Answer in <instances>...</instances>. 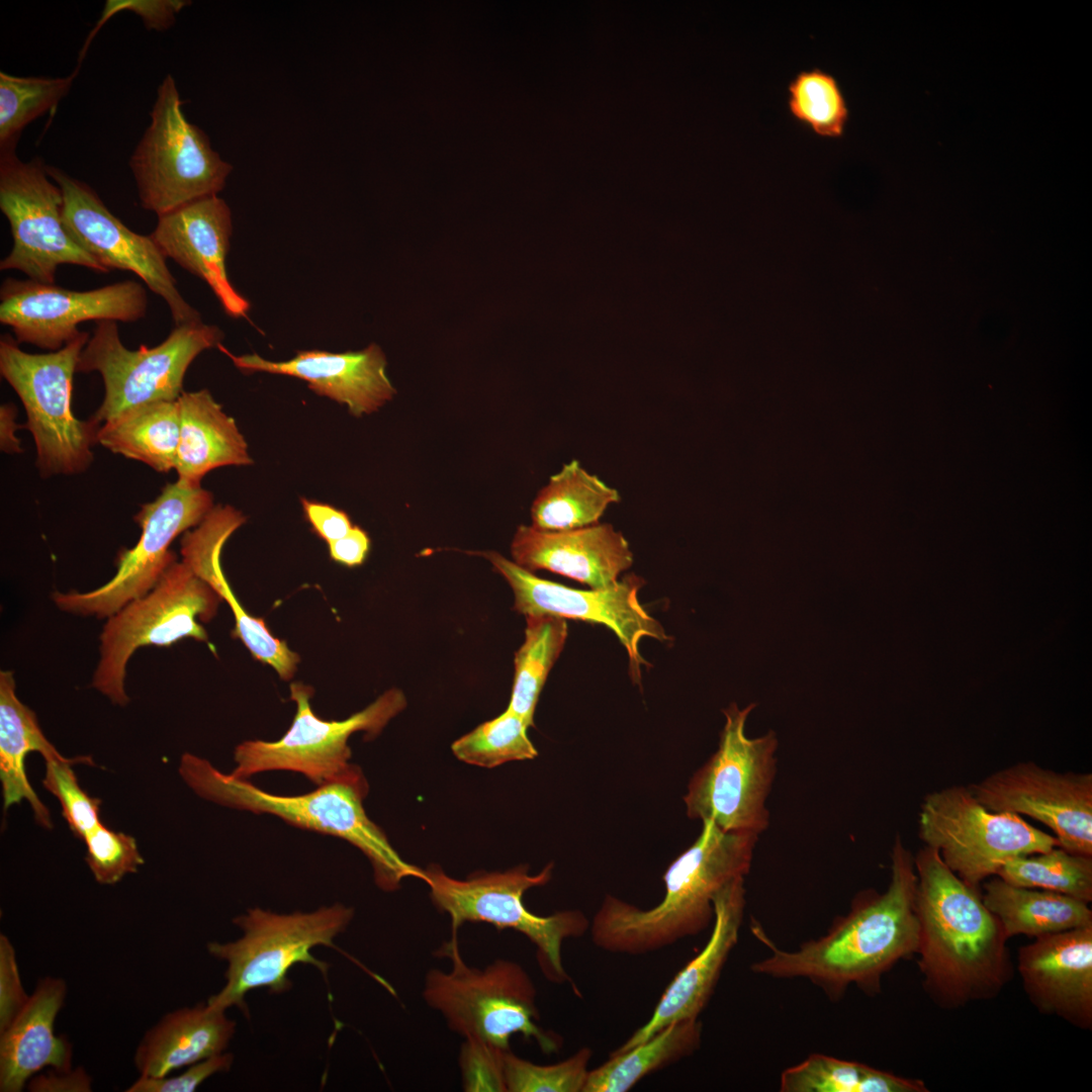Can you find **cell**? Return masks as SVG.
Listing matches in <instances>:
<instances>
[{"label": "cell", "instance_id": "obj_42", "mask_svg": "<svg viewBox=\"0 0 1092 1092\" xmlns=\"http://www.w3.org/2000/svg\"><path fill=\"white\" fill-rule=\"evenodd\" d=\"M76 762L87 763L92 761L90 757L86 756L73 759L64 756L47 758L46 776L42 784L59 800L63 817L75 836L84 839L91 830L100 824L99 806L101 801L90 797L79 786L77 778L71 768V764Z\"/></svg>", "mask_w": 1092, "mask_h": 1092}, {"label": "cell", "instance_id": "obj_13", "mask_svg": "<svg viewBox=\"0 0 1092 1092\" xmlns=\"http://www.w3.org/2000/svg\"><path fill=\"white\" fill-rule=\"evenodd\" d=\"M919 837L968 885L996 876L1006 861L1059 846L1057 838L1018 814L984 807L968 787L952 786L925 795Z\"/></svg>", "mask_w": 1092, "mask_h": 1092}, {"label": "cell", "instance_id": "obj_16", "mask_svg": "<svg viewBox=\"0 0 1092 1092\" xmlns=\"http://www.w3.org/2000/svg\"><path fill=\"white\" fill-rule=\"evenodd\" d=\"M212 494L201 486L180 481L167 483L160 495L145 504L133 517L142 533L135 545L121 550L116 572L93 590L54 592L52 600L62 611L84 617L107 619L127 603L147 595L176 559L170 550L174 539L198 526L213 509Z\"/></svg>", "mask_w": 1092, "mask_h": 1092}, {"label": "cell", "instance_id": "obj_45", "mask_svg": "<svg viewBox=\"0 0 1092 1092\" xmlns=\"http://www.w3.org/2000/svg\"><path fill=\"white\" fill-rule=\"evenodd\" d=\"M233 1062V1054L224 1052L188 1066L177 1076H140L126 1092H193L212 1075L230 1071Z\"/></svg>", "mask_w": 1092, "mask_h": 1092}, {"label": "cell", "instance_id": "obj_38", "mask_svg": "<svg viewBox=\"0 0 1092 1092\" xmlns=\"http://www.w3.org/2000/svg\"><path fill=\"white\" fill-rule=\"evenodd\" d=\"M67 77H18L0 72V149L15 147L22 129L68 94Z\"/></svg>", "mask_w": 1092, "mask_h": 1092}, {"label": "cell", "instance_id": "obj_21", "mask_svg": "<svg viewBox=\"0 0 1092 1092\" xmlns=\"http://www.w3.org/2000/svg\"><path fill=\"white\" fill-rule=\"evenodd\" d=\"M1017 971L1039 1012L1092 1028V925L1033 938L1020 947Z\"/></svg>", "mask_w": 1092, "mask_h": 1092}, {"label": "cell", "instance_id": "obj_29", "mask_svg": "<svg viewBox=\"0 0 1092 1092\" xmlns=\"http://www.w3.org/2000/svg\"><path fill=\"white\" fill-rule=\"evenodd\" d=\"M178 403L180 438L174 468L178 481L200 486L202 477L212 469L252 463L235 421L207 389L183 391Z\"/></svg>", "mask_w": 1092, "mask_h": 1092}, {"label": "cell", "instance_id": "obj_18", "mask_svg": "<svg viewBox=\"0 0 1092 1092\" xmlns=\"http://www.w3.org/2000/svg\"><path fill=\"white\" fill-rule=\"evenodd\" d=\"M147 309L146 288L134 280L85 291L12 277L0 286V323L11 329L18 344L51 351L75 339L82 323H134Z\"/></svg>", "mask_w": 1092, "mask_h": 1092}, {"label": "cell", "instance_id": "obj_33", "mask_svg": "<svg viewBox=\"0 0 1092 1092\" xmlns=\"http://www.w3.org/2000/svg\"><path fill=\"white\" fill-rule=\"evenodd\" d=\"M620 499L616 488L571 460L537 493L531 507V526L542 531L588 527L598 524L606 510Z\"/></svg>", "mask_w": 1092, "mask_h": 1092}, {"label": "cell", "instance_id": "obj_20", "mask_svg": "<svg viewBox=\"0 0 1092 1092\" xmlns=\"http://www.w3.org/2000/svg\"><path fill=\"white\" fill-rule=\"evenodd\" d=\"M994 812L1031 817L1065 850L1092 856V775L1056 772L1032 761L998 770L968 787Z\"/></svg>", "mask_w": 1092, "mask_h": 1092}, {"label": "cell", "instance_id": "obj_30", "mask_svg": "<svg viewBox=\"0 0 1092 1092\" xmlns=\"http://www.w3.org/2000/svg\"><path fill=\"white\" fill-rule=\"evenodd\" d=\"M13 671H0V779L3 788L4 808L27 800L35 820L46 828H52L48 808L31 788L25 774L24 761L31 751H38L44 759L63 757L43 735L36 716L16 696Z\"/></svg>", "mask_w": 1092, "mask_h": 1092}, {"label": "cell", "instance_id": "obj_11", "mask_svg": "<svg viewBox=\"0 0 1092 1092\" xmlns=\"http://www.w3.org/2000/svg\"><path fill=\"white\" fill-rule=\"evenodd\" d=\"M223 336L216 326L191 323L175 326L155 347L129 350L116 322H96L77 364V372L95 371L103 380L104 398L93 418L104 423L135 406L178 399L189 365L203 351L221 344Z\"/></svg>", "mask_w": 1092, "mask_h": 1092}, {"label": "cell", "instance_id": "obj_7", "mask_svg": "<svg viewBox=\"0 0 1092 1092\" xmlns=\"http://www.w3.org/2000/svg\"><path fill=\"white\" fill-rule=\"evenodd\" d=\"M90 336L82 331L62 349L27 353L9 335L0 339V373L20 398L42 477L84 472L93 462L100 423L72 411L73 378Z\"/></svg>", "mask_w": 1092, "mask_h": 1092}, {"label": "cell", "instance_id": "obj_19", "mask_svg": "<svg viewBox=\"0 0 1092 1092\" xmlns=\"http://www.w3.org/2000/svg\"><path fill=\"white\" fill-rule=\"evenodd\" d=\"M61 188L65 224L76 242L108 272L134 273L168 305L175 326L202 322L200 313L181 295L176 279L151 236L128 229L85 182L47 166Z\"/></svg>", "mask_w": 1092, "mask_h": 1092}, {"label": "cell", "instance_id": "obj_28", "mask_svg": "<svg viewBox=\"0 0 1092 1092\" xmlns=\"http://www.w3.org/2000/svg\"><path fill=\"white\" fill-rule=\"evenodd\" d=\"M236 1022L207 1003L165 1014L142 1037L133 1056L140 1076L160 1078L225 1052Z\"/></svg>", "mask_w": 1092, "mask_h": 1092}, {"label": "cell", "instance_id": "obj_1", "mask_svg": "<svg viewBox=\"0 0 1092 1092\" xmlns=\"http://www.w3.org/2000/svg\"><path fill=\"white\" fill-rule=\"evenodd\" d=\"M916 884L914 857L897 836L887 890L858 894L849 911L834 919L820 937L793 950L782 949L751 919L752 934L769 950L751 965V971L776 979H806L834 1001L850 985L867 994L878 993L883 975L917 953Z\"/></svg>", "mask_w": 1092, "mask_h": 1092}, {"label": "cell", "instance_id": "obj_32", "mask_svg": "<svg viewBox=\"0 0 1092 1092\" xmlns=\"http://www.w3.org/2000/svg\"><path fill=\"white\" fill-rule=\"evenodd\" d=\"M180 438L178 399L129 408L104 422L97 443L158 472L175 468Z\"/></svg>", "mask_w": 1092, "mask_h": 1092}, {"label": "cell", "instance_id": "obj_26", "mask_svg": "<svg viewBox=\"0 0 1092 1092\" xmlns=\"http://www.w3.org/2000/svg\"><path fill=\"white\" fill-rule=\"evenodd\" d=\"M245 521L242 513L233 507H214L197 528L184 534L182 562L229 605L236 623L233 637L239 638L254 658L273 667L282 679L289 680L297 669L299 655L284 640L274 637L263 619L251 616L243 608L220 565L225 542Z\"/></svg>", "mask_w": 1092, "mask_h": 1092}, {"label": "cell", "instance_id": "obj_24", "mask_svg": "<svg viewBox=\"0 0 1092 1092\" xmlns=\"http://www.w3.org/2000/svg\"><path fill=\"white\" fill-rule=\"evenodd\" d=\"M744 879H733L715 895L713 927L706 945L676 974L649 1020L611 1054L628 1051L671 1023L699 1019L738 942L746 904Z\"/></svg>", "mask_w": 1092, "mask_h": 1092}, {"label": "cell", "instance_id": "obj_50", "mask_svg": "<svg viewBox=\"0 0 1092 1092\" xmlns=\"http://www.w3.org/2000/svg\"><path fill=\"white\" fill-rule=\"evenodd\" d=\"M330 557L349 567L360 565L366 559L370 549L367 533L358 526H353L347 535L328 543Z\"/></svg>", "mask_w": 1092, "mask_h": 1092}, {"label": "cell", "instance_id": "obj_34", "mask_svg": "<svg viewBox=\"0 0 1092 1092\" xmlns=\"http://www.w3.org/2000/svg\"><path fill=\"white\" fill-rule=\"evenodd\" d=\"M702 1023L687 1019L669 1024L644 1042L588 1071L582 1092H626L648 1074L693 1055L701 1045Z\"/></svg>", "mask_w": 1092, "mask_h": 1092}, {"label": "cell", "instance_id": "obj_48", "mask_svg": "<svg viewBox=\"0 0 1092 1092\" xmlns=\"http://www.w3.org/2000/svg\"><path fill=\"white\" fill-rule=\"evenodd\" d=\"M303 512L313 531L327 543L341 539L349 533L353 525L348 515L330 505L301 500Z\"/></svg>", "mask_w": 1092, "mask_h": 1092}, {"label": "cell", "instance_id": "obj_31", "mask_svg": "<svg viewBox=\"0 0 1092 1092\" xmlns=\"http://www.w3.org/2000/svg\"><path fill=\"white\" fill-rule=\"evenodd\" d=\"M981 896L1008 938H1035L1092 925L1087 903L1060 893L1015 886L998 876L984 884Z\"/></svg>", "mask_w": 1092, "mask_h": 1092}, {"label": "cell", "instance_id": "obj_10", "mask_svg": "<svg viewBox=\"0 0 1092 1092\" xmlns=\"http://www.w3.org/2000/svg\"><path fill=\"white\" fill-rule=\"evenodd\" d=\"M182 103L174 78L165 76L129 161L140 203L157 216L217 195L233 170L207 134L187 120Z\"/></svg>", "mask_w": 1092, "mask_h": 1092}, {"label": "cell", "instance_id": "obj_36", "mask_svg": "<svg viewBox=\"0 0 1092 1092\" xmlns=\"http://www.w3.org/2000/svg\"><path fill=\"white\" fill-rule=\"evenodd\" d=\"M525 640L515 655V675L508 708L534 725V714L547 676L567 638L564 618L526 616Z\"/></svg>", "mask_w": 1092, "mask_h": 1092}, {"label": "cell", "instance_id": "obj_47", "mask_svg": "<svg viewBox=\"0 0 1092 1092\" xmlns=\"http://www.w3.org/2000/svg\"><path fill=\"white\" fill-rule=\"evenodd\" d=\"M21 982L10 939L0 934V1032L14 1020L29 999Z\"/></svg>", "mask_w": 1092, "mask_h": 1092}, {"label": "cell", "instance_id": "obj_17", "mask_svg": "<svg viewBox=\"0 0 1092 1092\" xmlns=\"http://www.w3.org/2000/svg\"><path fill=\"white\" fill-rule=\"evenodd\" d=\"M480 554L511 586L518 613L582 620L611 629L627 651L630 674L636 682L640 681L641 667L648 664L639 650L642 638L670 640L662 625L640 604L638 593L645 581L634 573L607 587L582 590L540 578L495 551Z\"/></svg>", "mask_w": 1092, "mask_h": 1092}, {"label": "cell", "instance_id": "obj_5", "mask_svg": "<svg viewBox=\"0 0 1092 1092\" xmlns=\"http://www.w3.org/2000/svg\"><path fill=\"white\" fill-rule=\"evenodd\" d=\"M440 952L451 961V969L427 973L423 998L453 1032L503 1049H510L511 1037L521 1034L544 1053L560 1050L562 1038L537 1024L536 988L523 967L503 959L484 969L470 967L455 935Z\"/></svg>", "mask_w": 1092, "mask_h": 1092}, {"label": "cell", "instance_id": "obj_49", "mask_svg": "<svg viewBox=\"0 0 1092 1092\" xmlns=\"http://www.w3.org/2000/svg\"><path fill=\"white\" fill-rule=\"evenodd\" d=\"M31 1092H90L92 1079L82 1067L69 1070L49 1069L38 1073L26 1084Z\"/></svg>", "mask_w": 1092, "mask_h": 1092}, {"label": "cell", "instance_id": "obj_22", "mask_svg": "<svg viewBox=\"0 0 1092 1092\" xmlns=\"http://www.w3.org/2000/svg\"><path fill=\"white\" fill-rule=\"evenodd\" d=\"M217 348L243 372H267L304 380L315 393L346 404L356 417L378 411L396 393L386 374L385 355L376 344L344 353L299 351L286 361H270L257 354L237 356L221 344Z\"/></svg>", "mask_w": 1092, "mask_h": 1092}, {"label": "cell", "instance_id": "obj_15", "mask_svg": "<svg viewBox=\"0 0 1092 1092\" xmlns=\"http://www.w3.org/2000/svg\"><path fill=\"white\" fill-rule=\"evenodd\" d=\"M63 204L61 188L39 159L24 162L15 147L0 149V209L12 237L1 271L17 270L46 284H55L62 265L108 273L69 233Z\"/></svg>", "mask_w": 1092, "mask_h": 1092}, {"label": "cell", "instance_id": "obj_6", "mask_svg": "<svg viewBox=\"0 0 1092 1092\" xmlns=\"http://www.w3.org/2000/svg\"><path fill=\"white\" fill-rule=\"evenodd\" d=\"M353 916V908L339 903L291 914L249 909L233 920L243 931L239 939L206 945L210 956L228 965L225 985L206 1003L222 1010L235 1006L247 1014L246 995L259 988L277 994L288 991L292 986L288 973L296 964L312 965L327 976L329 965L314 958L311 949L335 946V937L345 931Z\"/></svg>", "mask_w": 1092, "mask_h": 1092}, {"label": "cell", "instance_id": "obj_37", "mask_svg": "<svg viewBox=\"0 0 1092 1092\" xmlns=\"http://www.w3.org/2000/svg\"><path fill=\"white\" fill-rule=\"evenodd\" d=\"M996 876L1015 886L1060 893L1087 904L1092 901V856L1060 846L1012 858Z\"/></svg>", "mask_w": 1092, "mask_h": 1092}, {"label": "cell", "instance_id": "obj_41", "mask_svg": "<svg viewBox=\"0 0 1092 1092\" xmlns=\"http://www.w3.org/2000/svg\"><path fill=\"white\" fill-rule=\"evenodd\" d=\"M593 1057L590 1048H580L566 1060L550 1065L534 1064L508 1050L504 1060L507 1092H582Z\"/></svg>", "mask_w": 1092, "mask_h": 1092}, {"label": "cell", "instance_id": "obj_44", "mask_svg": "<svg viewBox=\"0 0 1092 1092\" xmlns=\"http://www.w3.org/2000/svg\"><path fill=\"white\" fill-rule=\"evenodd\" d=\"M503 1049L475 1038H464L459 1053L462 1087L466 1092H507Z\"/></svg>", "mask_w": 1092, "mask_h": 1092}, {"label": "cell", "instance_id": "obj_51", "mask_svg": "<svg viewBox=\"0 0 1092 1092\" xmlns=\"http://www.w3.org/2000/svg\"><path fill=\"white\" fill-rule=\"evenodd\" d=\"M17 408L13 403H4L0 406V447L1 451L7 454L21 453L20 440L16 437L15 432L20 428V425L16 424L15 418Z\"/></svg>", "mask_w": 1092, "mask_h": 1092}, {"label": "cell", "instance_id": "obj_39", "mask_svg": "<svg viewBox=\"0 0 1092 1092\" xmlns=\"http://www.w3.org/2000/svg\"><path fill=\"white\" fill-rule=\"evenodd\" d=\"M788 107L795 119L825 138L843 135L848 106L837 79L820 68L798 72L788 85Z\"/></svg>", "mask_w": 1092, "mask_h": 1092}, {"label": "cell", "instance_id": "obj_27", "mask_svg": "<svg viewBox=\"0 0 1092 1092\" xmlns=\"http://www.w3.org/2000/svg\"><path fill=\"white\" fill-rule=\"evenodd\" d=\"M66 995L63 979H39L25 1006L0 1032L1 1092H21L46 1068L72 1069V1044L55 1033V1021Z\"/></svg>", "mask_w": 1092, "mask_h": 1092}, {"label": "cell", "instance_id": "obj_46", "mask_svg": "<svg viewBox=\"0 0 1092 1092\" xmlns=\"http://www.w3.org/2000/svg\"><path fill=\"white\" fill-rule=\"evenodd\" d=\"M189 4L190 1L184 0H108L97 25L84 44L82 56L99 27L117 12L132 11L142 18L148 29L164 30L174 23L176 15Z\"/></svg>", "mask_w": 1092, "mask_h": 1092}, {"label": "cell", "instance_id": "obj_35", "mask_svg": "<svg viewBox=\"0 0 1092 1092\" xmlns=\"http://www.w3.org/2000/svg\"><path fill=\"white\" fill-rule=\"evenodd\" d=\"M781 1092H927L923 1081L897 1076L862 1063L811 1054L784 1070Z\"/></svg>", "mask_w": 1092, "mask_h": 1092}, {"label": "cell", "instance_id": "obj_23", "mask_svg": "<svg viewBox=\"0 0 1092 1092\" xmlns=\"http://www.w3.org/2000/svg\"><path fill=\"white\" fill-rule=\"evenodd\" d=\"M233 234L232 211L217 195L159 215L150 235L166 259L203 280L223 311L247 316L250 302L230 282L225 259Z\"/></svg>", "mask_w": 1092, "mask_h": 1092}, {"label": "cell", "instance_id": "obj_4", "mask_svg": "<svg viewBox=\"0 0 1092 1092\" xmlns=\"http://www.w3.org/2000/svg\"><path fill=\"white\" fill-rule=\"evenodd\" d=\"M179 770L188 786L209 801L271 814L298 828L347 840L370 860L375 883L384 891H395L405 878L424 880V870L403 860L366 815L363 799L368 784L362 770L296 796L268 793L248 779L223 774L209 761L189 753L183 754Z\"/></svg>", "mask_w": 1092, "mask_h": 1092}, {"label": "cell", "instance_id": "obj_2", "mask_svg": "<svg viewBox=\"0 0 1092 1092\" xmlns=\"http://www.w3.org/2000/svg\"><path fill=\"white\" fill-rule=\"evenodd\" d=\"M919 942L925 992L943 1009L996 997L1013 976L1009 939L968 885L926 846L914 857Z\"/></svg>", "mask_w": 1092, "mask_h": 1092}, {"label": "cell", "instance_id": "obj_12", "mask_svg": "<svg viewBox=\"0 0 1092 1092\" xmlns=\"http://www.w3.org/2000/svg\"><path fill=\"white\" fill-rule=\"evenodd\" d=\"M756 704L723 710L725 724L717 750L693 775L684 796L687 815L711 821L725 832L761 834L769 825L766 799L776 776L778 738L772 730L756 738L745 734Z\"/></svg>", "mask_w": 1092, "mask_h": 1092}, {"label": "cell", "instance_id": "obj_3", "mask_svg": "<svg viewBox=\"0 0 1092 1092\" xmlns=\"http://www.w3.org/2000/svg\"><path fill=\"white\" fill-rule=\"evenodd\" d=\"M702 824L697 840L666 869L665 893L657 905L641 909L606 895L589 924L598 947L644 954L708 928L714 919L715 895L748 874L758 835L725 832L711 821Z\"/></svg>", "mask_w": 1092, "mask_h": 1092}, {"label": "cell", "instance_id": "obj_40", "mask_svg": "<svg viewBox=\"0 0 1092 1092\" xmlns=\"http://www.w3.org/2000/svg\"><path fill=\"white\" fill-rule=\"evenodd\" d=\"M528 727L523 718L507 708L454 741L451 748L459 760L482 767L533 759L538 752L528 737Z\"/></svg>", "mask_w": 1092, "mask_h": 1092}, {"label": "cell", "instance_id": "obj_43", "mask_svg": "<svg viewBox=\"0 0 1092 1092\" xmlns=\"http://www.w3.org/2000/svg\"><path fill=\"white\" fill-rule=\"evenodd\" d=\"M86 862L94 879L101 885H114L125 875L135 873L144 859L135 839L106 828L102 823L84 838Z\"/></svg>", "mask_w": 1092, "mask_h": 1092}, {"label": "cell", "instance_id": "obj_14", "mask_svg": "<svg viewBox=\"0 0 1092 1092\" xmlns=\"http://www.w3.org/2000/svg\"><path fill=\"white\" fill-rule=\"evenodd\" d=\"M313 689L302 682L290 685L296 712L290 728L276 741L248 740L236 747L237 766L231 774L240 779L269 770L304 775L317 786L340 781L361 770L349 762V737L365 731L374 737L399 712L406 701L401 691L390 689L360 712L341 721L318 718L310 706Z\"/></svg>", "mask_w": 1092, "mask_h": 1092}, {"label": "cell", "instance_id": "obj_9", "mask_svg": "<svg viewBox=\"0 0 1092 1092\" xmlns=\"http://www.w3.org/2000/svg\"><path fill=\"white\" fill-rule=\"evenodd\" d=\"M220 602L207 583L176 560L147 595L107 618L92 687L113 704L125 706L126 666L133 653L149 645L169 647L184 638L208 643L200 623L216 615Z\"/></svg>", "mask_w": 1092, "mask_h": 1092}, {"label": "cell", "instance_id": "obj_25", "mask_svg": "<svg viewBox=\"0 0 1092 1092\" xmlns=\"http://www.w3.org/2000/svg\"><path fill=\"white\" fill-rule=\"evenodd\" d=\"M513 561L528 571L548 570L590 588L607 587L633 563L624 535L611 524L598 523L567 531L518 527L512 544Z\"/></svg>", "mask_w": 1092, "mask_h": 1092}, {"label": "cell", "instance_id": "obj_8", "mask_svg": "<svg viewBox=\"0 0 1092 1092\" xmlns=\"http://www.w3.org/2000/svg\"><path fill=\"white\" fill-rule=\"evenodd\" d=\"M548 863L537 875H530L522 864L505 872H480L459 880L448 876L439 866L424 870V882L436 908L449 915L454 932L465 922H485L497 929L511 928L525 935L536 946L537 962L544 977L552 983L569 981L562 964V943L580 937L590 922L579 910H564L549 916L530 912L523 902L525 892L546 885L552 878Z\"/></svg>", "mask_w": 1092, "mask_h": 1092}]
</instances>
